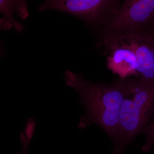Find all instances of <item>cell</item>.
I'll list each match as a JSON object with an SVG mask.
<instances>
[{"label":"cell","mask_w":154,"mask_h":154,"mask_svg":"<svg viewBox=\"0 0 154 154\" xmlns=\"http://www.w3.org/2000/svg\"><path fill=\"white\" fill-rule=\"evenodd\" d=\"M67 85L72 88L80 97L86 110L81 116L78 128L84 129L95 123L103 129L115 143L118 134L119 111L124 95L125 79L110 85L94 84L71 71L65 73Z\"/></svg>","instance_id":"6da1fadb"},{"label":"cell","mask_w":154,"mask_h":154,"mask_svg":"<svg viewBox=\"0 0 154 154\" xmlns=\"http://www.w3.org/2000/svg\"><path fill=\"white\" fill-rule=\"evenodd\" d=\"M0 11L3 15L1 19V28L9 30L14 27L17 31L23 30L24 26L15 20L13 14L25 19L28 18L29 12L25 0H0Z\"/></svg>","instance_id":"52a82bcc"},{"label":"cell","mask_w":154,"mask_h":154,"mask_svg":"<svg viewBox=\"0 0 154 154\" xmlns=\"http://www.w3.org/2000/svg\"><path fill=\"white\" fill-rule=\"evenodd\" d=\"M123 0H45L38 11L71 14L97 33L118 13Z\"/></svg>","instance_id":"3957f363"},{"label":"cell","mask_w":154,"mask_h":154,"mask_svg":"<svg viewBox=\"0 0 154 154\" xmlns=\"http://www.w3.org/2000/svg\"><path fill=\"white\" fill-rule=\"evenodd\" d=\"M154 107V84L140 78L125 79L118 136L112 154H123L126 147L149 121Z\"/></svg>","instance_id":"7a4b0ae2"},{"label":"cell","mask_w":154,"mask_h":154,"mask_svg":"<svg viewBox=\"0 0 154 154\" xmlns=\"http://www.w3.org/2000/svg\"><path fill=\"white\" fill-rule=\"evenodd\" d=\"M132 45L137 60L140 79L154 84V37L144 29L119 33Z\"/></svg>","instance_id":"8992f818"},{"label":"cell","mask_w":154,"mask_h":154,"mask_svg":"<svg viewBox=\"0 0 154 154\" xmlns=\"http://www.w3.org/2000/svg\"><path fill=\"white\" fill-rule=\"evenodd\" d=\"M154 20V0H123L118 13L97 33L98 41L143 29Z\"/></svg>","instance_id":"277c9868"},{"label":"cell","mask_w":154,"mask_h":154,"mask_svg":"<svg viewBox=\"0 0 154 154\" xmlns=\"http://www.w3.org/2000/svg\"><path fill=\"white\" fill-rule=\"evenodd\" d=\"M150 119V123L146 125L140 133L144 134L146 138V143L142 147V151L143 152L150 151L154 145V107Z\"/></svg>","instance_id":"ba28073f"},{"label":"cell","mask_w":154,"mask_h":154,"mask_svg":"<svg viewBox=\"0 0 154 154\" xmlns=\"http://www.w3.org/2000/svg\"><path fill=\"white\" fill-rule=\"evenodd\" d=\"M104 48L107 68L121 79L137 75V60L132 45L121 34L109 36L96 44Z\"/></svg>","instance_id":"5b68a950"},{"label":"cell","mask_w":154,"mask_h":154,"mask_svg":"<svg viewBox=\"0 0 154 154\" xmlns=\"http://www.w3.org/2000/svg\"><path fill=\"white\" fill-rule=\"evenodd\" d=\"M151 23L152 24V26L151 32L149 33L151 34L154 37V20L151 22Z\"/></svg>","instance_id":"30bf717a"},{"label":"cell","mask_w":154,"mask_h":154,"mask_svg":"<svg viewBox=\"0 0 154 154\" xmlns=\"http://www.w3.org/2000/svg\"><path fill=\"white\" fill-rule=\"evenodd\" d=\"M20 141L22 146V150L19 152L18 154H29L28 151V146L31 138L28 137L26 134L23 132L20 134Z\"/></svg>","instance_id":"9c48e42d"}]
</instances>
